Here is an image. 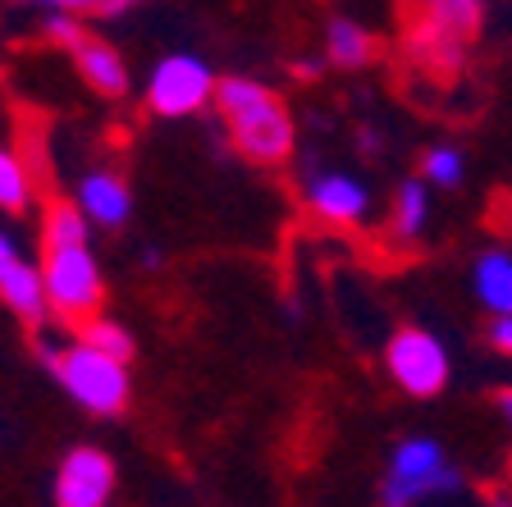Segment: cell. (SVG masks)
Instances as JSON below:
<instances>
[{
	"instance_id": "8",
	"label": "cell",
	"mask_w": 512,
	"mask_h": 507,
	"mask_svg": "<svg viewBox=\"0 0 512 507\" xmlns=\"http://www.w3.org/2000/svg\"><path fill=\"white\" fill-rule=\"evenodd\" d=\"M366 206H371V192L357 179H348V174H320V179L311 183V211H316L320 220L357 224L366 215Z\"/></svg>"
},
{
	"instance_id": "15",
	"label": "cell",
	"mask_w": 512,
	"mask_h": 507,
	"mask_svg": "<svg viewBox=\"0 0 512 507\" xmlns=\"http://www.w3.org/2000/svg\"><path fill=\"white\" fill-rule=\"evenodd\" d=\"M426 220H430V192H426V183L407 179L403 188L394 192V233L403 238V243H412V238H421Z\"/></svg>"
},
{
	"instance_id": "6",
	"label": "cell",
	"mask_w": 512,
	"mask_h": 507,
	"mask_svg": "<svg viewBox=\"0 0 512 507\" xmlns=\"http://www.w3.org/2000/svg\"><path fill=\"white\" fill-rule=\"evenodd\" d=\"M215 96V78L197 55H165L147 83V106L165 119H179L202 110Z\"/></svg>"
},
{
	"instance_id": "22",
	"label": "cell",
	"mask_w": 512,
	"mask_h": 507,
	"mask_svg": "<svg viewBox=\"0 0 512 507\" xmlns=\"http://www.w3.org/2000/svg\"><path fill=\"white\" fill-rule=\"evenodd\" d=\"M10 265H19V252H14L10 233H0V279H5V270H10Z\"/></svg>"
},
{
	"instance_id": "20",
	"label": "cell",
	"mask_w": 512,
	"mask_h": 507,
	"mask_svg": "<svg viewBox=\"0 0 512 507\" xmlns=\"http://www.w3.org/2000/svg\"><path fill=\"white\" fill-rule=\"evenodd\" d=\"M46 37H55V42H64L69 46V51H78V42H83L87 32L78 28V14H51V19H46Z\"/></svg>"
},
{
	"instance_id": "14",
	"label": "cell",
	"mask_w": 512,
	"mask_h": 507,
	"mask_svg": "<svg viewBox=\"0 0 512 507\" xmlns=\"http://www.w3.org/2000/svg\"><path fill=\"white\" fill-rule=\"evenodd\" d=\"M325 46H330V60L343 64V69H362L375 55V37L352 19H334L330 32H325Z\"/></svg>"
},
{
	"instance_id": "21",
	"label": "cell",
	"mask_w": 512,
	"mask_h": 507,
	"mask_svg": "<svg viewBox=\"0 0 512 507\" xmlns=\"http://www.w3.org/2000/svg\"><path fill=\"white\" fill-rule=\"evenodd\" d=\"M490 348L503 352V357H512V316L490 320Z\"/></svg>"
},
{
	"instance_id": "2",
	"label": "cell",
	"mask_w": 512,
	"mask_h": 507,
	"mask_svg": "<svg viewBox=\"0 0 512 507\" xmlns=\"http://www.w3.org/2000/svg\"><path fill=\"white\" fill-rule=\"evenodd\" d=\"M55 380L64 384V393L87 407L96 416H119L128 407V366L101 357V352L83 348V343H69L51 357Z\"/></svg>"
},
{
	"instance_id": "16",
	"label": "cell",
	"mask_w": 512,
	"mask_h": 507,
	"mask_svg": "<svg viewBox=\"0 0 512 507\" xmlns=\"http://www.w3.org/2000/svg\"><path fill=\"white\" fill-rule=\"evenodd\" d=\"M46 252H69V247H87V215L74 211V201H55L42 224Z\"/></svg>"
},
{
	"instance_id": "18",
	"label": "cell",
	"mask_w": 512,
	"mask_h": 507,
	"mask_svg": "<svg viewBox=\"0 0 512 507\" xmlns=\"http://www.w3.org/2000/svg\"><path fill=\"white\" fill-rule=\"evenodd\" d=\"M28 169L14 151H0V211H23L28 206Z\"/></svg>"
},
{
	"instance_id": "11",
	"label": "cell",
	"mask_w": 512,
	"mask_h": 507,
	"mask_svg": "<svg viewBox=\"0 0 512 507\" xmlns=\"http://www.w3.org/2000/svg\"><path fill=\"white\" fill-rule=\"evenodd\" d=\"M480 19H485V10L476 0H439V5L421 10V37L435 46H453L462 37H471L480 28Z\"/></svg>"
},
{
	"instance_id": "9",
	"label": "cell",
	"mask_w": 512,
	"mask_h": 507,
	"mask_svg": "<svg viewBox=\"0 0 512 507\" xmlns=\"http://www.w3.org/2000/svg\"><path fill=\"white\" fill-rule=\"evenodd\" d=\"M128 183L119 179V174H110V169H96V174H87L83 183H78V211L87 215V220L106 224V229H119V224L128 220Z\"/></svg>"
},
{
	"instance_id": "3",
	"label": "cell",
	"mask_w": 512,
	"mask_h": 507,
	"mask_svg": "<svg viewBox=\"0 0 512 507\" xmlns=\"http://www.w3.org/2000/svg\"><path fill=\"white\" fill-rule=\"evenodd\" d=\"M458 485V466L448 462V453L435 439H403L384 471V503L412 507L430 494H453Z\"/></svg>"
},
{
	"instance_id": "17",
	"label": "cell",
	"mask_w": 512,
	"mask_h": 507,
	"mask_svg": "<svg viewBox=\"0 0 512 507\" xmlns=\"http://www.w3.org/2000/svg\"><path fill=\"white\" fill-rule=\"evenodd\" d=\"M78 343L101 352V357H110V361H119V366H128V357H133V334H128L124 325H115V320H101V316L87 320Z\"/></svg>"
},
{
	"instance_id": "5",
	"label": "cell",
	"mask_w": 512,
	"mask_h": 507,
	"mask_svg": "<svg viewBox=\"0 0 512 507\" xmlns=\"http://www.w3.org/2000/svg\"><path fill=\"white\" fill-rule=\"evenodd\" d=\"M384 366H389V380H394L403 393H412V398H435V393H444V384H448L444 343L416 325L398 329V334L389 338Z\"/></svg>"
},
{
	"instance_id": "24",
	"label": "cell",
	"mask_w": 512,
	"mask_h": 507,
	"mask_svg": "<svg viewBox=\"0 0 512 507\" xmlns=\"http://www.w3.org/2000/svg\"><path fill=\"white\" fill-rule=\"evenodd\" d=\"M494 507H508V498H494Z\"/></svg>"
},
{
	"instance_id": "19",
	"label": "cell",
	"mask_w": 512,
	"mask_h": 507,
	"mask_svg": "<svg viewBox=\"0 0 512 507\" xmlns=\"http://www.w3.org/2000/svg\"><path fill=\"white\" fill-rule=\"evenodd\" d=\"M421 174H426V183H439V188H458L462 183V151L458 147H430L426 160H421Z\"/></svg>"
},
{
	"instance_id": "23",
	"label": "cell",
	"mask_w": 512,
	"mask_h": 507,
	"mask_svg": "<svg viewBox=\"0 0 512 507\" xmlns=\"http://www.w3.org/2000/svg\"><path fill=\"white\" fill-rule=\"evenodd\" d=\"M499 412H503V421L512 425V389H499Z\"/></svg>"
},
{
	"instance_id": "12",
	"label": "cell",
	"mask_w": 512,
	"mask_h": 507,
	"mask_svg": "<svg viewBox=\"0 0 512 507\" xmlns=\"http://www.w3.org/2000/svg\"><path fill=\"white\" fill-rule=\"evenodd\" d=\"M471 293L494 320L512 316V252H485L471 270Z\"/></svg>"
},
{
	"instance_id": "1",
	"label": "cell",
	"mask_w": 512,
	"mask_h": 507,
	"mask_svg": "<svg viewBox=\"0 0 512 507\" xmlns=\"http://www.w3.org/2000/svg\"><path fill=\"white\" fill-rule=\"evenodd\" d=\"M215 106L234 133V147L256 165H279L293 151V119L284 101L266 83L252 78H224L215 83Z\"/></svg>"
},
{
	"instance_id": "7",
	"label": "cell",
	"mask_w": 512,
	"mask_h": 507,
	"mask_svg": "<svg viewBox=\"0 0 512 507\" xmlns=\"http://www.w3.org/2000/svg\"><path fill=\"white\" fill-rule=\"evenodd\" d=\"M115 494V462L101 448H74L55 476V507H106Z\"/></svg>"
},
{
	"instance_id": "10",
	"label": "cell",
	"mask_w": 512,
	"mask_h": 507,
	"mask_svg": "<svg viewBox=\"0 0 512 507\" xmlns=\"http://www.w3.org/2000/svg\"><path fill=\"white\" fill-rule=\"evenodd\" d=\"M0 302L14 311V316L23 320V325H42L46 311H51V302H46V284H42V270L28 261L10 265L5 270V279H0Z\"/></svg>"
},
{
	"instance_id": "13",
	"label": "cell",
	"mask_w": 512,
	"mask_h": 507,
	"mask_svg": "<svg viewBox=\"0 0 512 507\" xmlns=\"http://www.w3.org/2000/svg\"><path fill=\"white\" fill-rule=\"evenodd\" d=\"M74 64H78V74H83L101 96H124L128 92V69H124V60H119L115 46L96 42V37H83L78 51H74Z\"/></svg>"
},
{
	"instance_id": "25",
	"label": "cell",
	"mask_w": 512,
	"mask_h": 507,
	"mask_svg": "<svg viewBox=\"0 0 512 507\" xmlns=\"http://www.w3.org/2000/svg\"><path fill=\"white\" fill-rule=\"evenodd\" d=\"M508 466H512V462H508Z\"/></svg>"
},
{
	"instance_id": "4",
	"label": "cell",
	"mask_w": 512,
	"mask_h": 507,
	"mask_svg": "<svg viewBox=\"0 0 512 507\" xmlns=\"http://www.w3.org/2000/svg\"><path fill=\"white\" fill-rule=\"evenodd\" d=\"M42 284H46V302L51 311H60L64 320L87 325L101 311V270H96L92 252L87 247H69V252H46L42 261Z\"/></svg>"
}]
</instances>
